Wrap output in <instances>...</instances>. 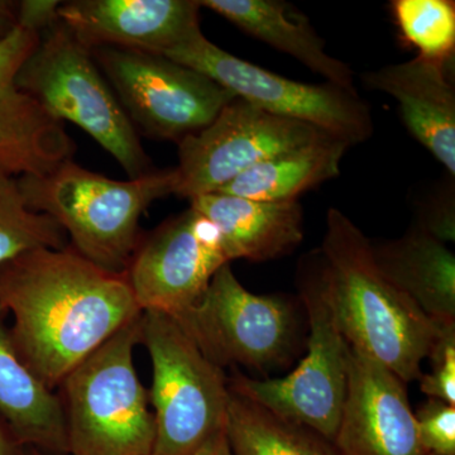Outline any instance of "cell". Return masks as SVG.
I'll use <instances>...</instances> for the list:
<instances>
[{
    "instance_id": "obj_22",
    "label": "cell",
    "mask_w": 455,
    "mask_h": 455,
    "mask_svg": "<svg viewBox=\"0 0 455 455\" xmlns=\"http://www.w3.org/2000/svg\"><path fill=\"white\" fill-rule=\"evenodd\" d=\"M224 431L233 455H339L333 443L315 431L283 420L233 391Z\"/></svg>"
},
{
    "instance_id": "obj_5",
    "label": "cell",
    "mask_w": 455,
    "mask_h": 455,
    "mask_svg": "<svg viewBox=\"0 0 455 455\" xmlns=\"http://www.w3.org/2000/svg\"><path fill=\"white\" fill-rule=\"evenodd\" d=\"M17 84L57 121L74 123L118 161L128 178L151 172L139 133L92 50L57 20L20 66Z\"/></svg>"
},
{
    "instance_id": "obj_24",
    "label": "cell",
    "mask_w": 455,
    "mask_h": 455,
    "mask_svg": "<svg viewBox=\"0 0 455 455\" xmlns=\"http://www.w3.org/2000/svg\"><path fill=\"white\" fill-rule=\"evenodd\" d=\"M391 12L401 41L418 51V57L431 61H454L453 0H394Z\"/></svg>"
},
{
    "instance_id": "obj_21",
    "label": "cell",
    "mask_w": 455,
    "mask_h": 455,
    "mask_svg": "<svg viewBox=\"0 0 455 455\" xmlns=\"http://www.w3.org/2000/svg\"><path fill=\"white\" fill-rule=\"evenodd\" d=\"M348 142L325 136L257 164L217 193L259 200L292 202L301 194L340 175Z\"/></svg>"
},
{
    "instance_id": "obj_20",
    "label": "cell",
    "mask_w": 455,
    "mask_h": 455,
    "mask_svg": "<svg viewBox=\"0 0 455 455\" xmlns=\"http://www.w3.org/2000/svg\"><path fill=\"white\" fill-rule=\"evenodd\" d=\"M374 262L425 315L455 323V256L448 245L412 227L392 241H370Z\"/></svg>"
},
{
    "instance_id": "obj_15",
    "label": "cell",
    "mask_w": 455,
    "mask_h": 455,
    "mask_svg": "<svg viewBox=\"0 0 455 455\" xmlns=\"http://www.w3.org/2000/svg\"><path fill=\"white\" fill-rule=\"evenodd\" d=\"M196 0H74L57 17L88 49L116 47L164 55L200 28Z\"/></svg>"
},
{
    "instance_id": "obj_3",
    "label": "cell",
    "mask_w": 455,
    "mask_h": 455,
    "mask_svg": "<svg viewBox=\"0 0 455 455\" xmlns=\"http://www.w3.org/2000/svg\"><path fill=\"white\" fill-rule=\"evenodd\" d=\"M176 169L118 181L73 160L40 176L18 178L27 205L50 215L68 243L98 267L125 274L140 244V220L156 200L175 196Z\"/></svg>"
},
{
    "instance_id": "obj_13",
    "label": "cell",
    "mask_w": 455,
    "mask_h": 455,
    "mask_svg": "<svg viewBox=\"0 0 455 455\" xmlns=\"http://www.w3.org/2000/svg\"><path fill=\"white\" fill-rule=\"evenodd\" d=\"M333 445L339 455L425 454L405 383L352 347L346 403Z\"/></svg>"
},
{
    "instance_id": "obj_28",
    "label": "cell",
    "mask_w": 455,
    "mask_h": 455,
    "mask_svg": "<svg viewBox=\"0 0 455 455\" xmlns=\"http://www.w3.org/2000/svg\"><path fill=\"white\" fill-rule=\"evenodd\" d=\"M60 3L56 0H23L18 2L17 26L41 33L55 23Z\"/></svg>"
},
{
    "instance_id": "obj_31",
    "label": "cell",
    "mask_w": 455,
    "mask_h": 455,
    "mask_svg": "<svg viewBox=\"0 0 455 455\" xmlns=\"http://www.w3.org/2000/svg\"><path fill=\"white\" fill-rule=\"evenodd\" d=\"M193 455H233L228 443L226 431L215 434L202 448L197 449Z\"/></svg>"
},
{
    "instance_id": "obj_19",
    "label": "cell",
    "mask_w": 455,
    "mask_h": 455,
    "mask_svg": "<svg viewBox=\"0 0 455 455\" xmlns=\"http://www.w3.org/2000/svg\"><path fill=\"white\" fill-rule=\"evenodd\" d=\"M205 7L226 18L239 29L293 57L326 83L355 88V74L346 62L329 55L325 41L309 18L283 0H202Z\"/></svg>"
},
{
    "instance_id": "obj_4",
    "label": "cell",
    "mask_w": 455,
    "mask_h": 455,
    "mask_svg": "<svg viewBox=\"0 0 455 455\" xmlns=\"http://www.w3.org/2000/svg\"><path fill=\"white\" fill-rule=\"evenodd\" d=\"M140 315L62 379L68 455H152L156 429L148 390L134 364Z\"/></svg>"
},
{
    "instance_id": "obj_10",
    "label": "cell",
    "mask_w": 455,
    "mask_h": 455,
    "mask_svg": "<svg viewBox=\"0 0 455 455\" xmlns=\"http://www.w3.org/2000/svg\"><path fill=\"white\" fill-rule=\"evenodd\" d=\"M172 317L203 355L223 370L280 366L291 355L298 333L292 302L248 291L230 263L218 269L193 307Z\"/></svg>"
},
{
    "instance_id": "obj_6",
    "label": "cell",
    "mask_w": 455,
    "mask_h": 455,
    "mask_svg": "<svg viewBox=\"0 0 455 455\" xmlns=\"http://www.w3.org/2000/svg\"><path fill=\"white\" fill-rule=\"evenodd\" d=\"M140 344L151 358L152 455H193L226 427L229 386L175 317L142 311Z\"/></svg>"
},
{
    "instance_id": "obj_16",
    "label": "cell",
    "mask_w": 455,
    "mask_h": 455,
    "mask_svg": "<svg viewBox=\"0 0 455 455\" xmlns=\"http://www.w3.org/2000/svg\"><path fill=\"white\" fill-rule=\"evenodd\" d=\"M454 61L416 56L363 75L367 89L385 92L398 103L407 131L455 176Z\"/></svg>"
},
{
    "instance_id": "obj_32",
    "label": "cell",
    "mask_w": 455,
    "mask_h": 455,
    "mask_svg": "<svg viewBox=\"0 0 455 455\" xmlns=\"http://www.w3.org/2000/svg\"><path fill=\"white\" fill-rule=\"evenodd\" d=\"M26 455H47L41 453V451H35V449H26Z\"/></svg>"
},
{
    "instance_id": "obj_9",
    "label": "cell",
    "mask_w": 455,
    "mask_h": 455,
    "mask_svg": "<svg viewBox=\"0 0 455 455\" xmlns=\"http://www.w3.org/2000/svg\"><path fill=\"white\" fill-rule=\"evenodd\" d=\"M92 57L133 127L149 139L179 143L208 127L235 95L169 57L95 47Z\"/></svg>"
},
{
    "instance_id": "obj_18",
    "label": "cell",
    "mask_w": 455,
    "mask_h": 455,
    "mask_svg": "<svg viewBox=\"0 0 455 455\" xmlns=\"http://www.w3.org/2000/svg\"><path fill=\"white\" fill-rule=\"evenodd\" d=\"M0 302V415L17 442L47 455H68V435L56 391L42 383L20 358Z\"/></svg>"
},
{
    "instance_id": "obj_29",
    "label": "cell",
    "mask_w": 455,
    "mask_h": 455,
    "mask_svg": "<svg viewBox=\"0 0 455 455\" xmlns=\"http://www.w3.org/2000/svg\"><path fill=\"white\" fill-rule=\"evenodd\" d=\"M18 2L0 0V41L17 27Z\"/></svg>"
},
{
    "instance_id": "obj_30",
    "label": "cell",
    "mask_w": 455,
    "mask_h": 455,
    "mask_svg": "<svg viewBox=\"0 0 455 455\" xmlns=\"http://www.w3.org/2000/svg\"><path fill=\"white\" fill-rule=\"evenodd\" d=\"M0 455H26V448H23L17 439L4 419L0 415Z\"/></svg>"
},
{
    "instance_id": "obj_1",
    "label": "cell",
    "mask_w": 455,
    "mask_h": 455,
    "mask_svg": "<svg viewBox=\"0 0 455 455\" xmlns=\"http://www.w3.org/2000/svg\"><path fill=\"white\" fill-rule=\"evenodd\" d=\"M0 302L20 358L56 391L62 379L140 315L125 274L64 250L31 251L0 266Z\"/></svg>"
},
{
    "instance_id": "obj_14",
    "label": "cell",
    "mask_w": 455,
    "mask_h": 455,
    "mask_svg": "<svg viewBox=\"0 0 455 455\" xmlns=\"http://www.w3.org/2000/svg\"><path fill=\"white\" fill-rule=\"evenodd\" d=\"M40 33L17 26L0 41V173L40 176L73 160L74 140L65 124L18 86L20 66Z\"/></svg>"
},
{
    "instance_id": "obj_25",
    "label": "cell",
    "mask_w": 455,
    "mask_h": 455,
    "mask_svg": "<svg viewBox=\"0 0 455 455\" xmlns=\"http://www.w3.org/2000/svg\"><path fill=\"white\" fill-rule=\"evenodd\" d=\"M431 372L421 374L420 388L429 398L455 406V323L442 324L429 350Z\"/></svg>"
},
{
    "instance_id": "obj_27",
    "label": "cell",
    "mask_w": 455,
    "mask_h": 455,
    "mask_svg": "<svg viewBox=\"0 0 455 455\" xmlns=\"http://www.w3.org/2000/svg\"><path fill=\"white\" fill-rule=\"evenodd\" d=\"M454 178L431 188L418 206L416 228L439 239L443 243L455 239Z\"/></svg>"
},
{
    "instance_id": "obj_26",
    "label": "cell",
    "mask_w": 455,
    "mask_h": 455,
    "mask_svg": "<svg viewBox=\"0 0 455 455\" xmlns=\"http://www.w3.org/2000/svg\"><path fill=\"white\" fill-rule=\"evenodd\" d=\"M415 420L425 453L455 455V406L429 398L415 412Z\"/></svg>"
},
{
    "instance_id": "obj_8",
    "label": "cell",
    "mask_w": 455,
    "mask_h": 455,
    "mask_svg": "<svg viewBox=\"0 0 455 455\" xmlns=\"http://www.w3.org/2000/svg\"><path fill=\"white\" fill-rule=\"evenodd\" d=\"M163 56L206 75L265 112L307 123L352 147L372 137L371 108L355 89L287 79L227 52L202 31Z\"/></svg>"
},
{
    "instance_id": "obj_7",
    "label": "cell",
    "mask_w": 455,
    "mask_h": 455,
    "mask_svg": "<svg viewBox=\"0 0 455 455\" xmlns=\"http://www.w3.org/2000/svg\"><path fill=\"white\" fill-rule=\"evenodd\" d=\"M298 287L309 319L307 357L283 379H253L235 371L228 386L278 418L333 443L346 403L349 346L310 253L298 263Z\"/></svg>"
},
{
    "instance_id": "obj_12",
    "label": "cell",
    "mask_w": 455,
    "mask_h": 455,
    "mask_svg": "<svg viewBox=\"0 0 455 455\" xmlns=\"http://www.w3.org/2000/svg\"><path fill=\"white\" fill-rule=\"evenodd\" d=\"M227 263L217 228L190 206L140 239L125 275L140 310L178 316Z\"/></svg>"
},
{
    "instance_id": "obj_11",
    "label": "cell",
    "mask_w": 455,
    "mask_h": 455,
    "mask_svg": "<svg viewBox=\"0 0 455 455\" xmlns=\"http://www.w3.org/2000/svg\"><path fill=\"white\" fill-rule=\"evenodd\" d=\"M325 136L331 134L235 98L208 127L179 143L175 196L217 193L257 164Z\"/></svg>"
},
{
    "instance_id": "obj_17",
    "label": "cell",
    "mask_w": 455,
    "mask_h": 455,
    "mask_svg": "<svg viewBox=\"0 0 455 455\" xmlns=\"http://www.w3.org/2000/svg\"><path fill=\"white\" fill-rule=\"evenodd\" d=\"M190 206L217 228L229 262L280 259L304 239V211L299 200L259 202L212 193L191 199Z\"/></svg>"
},
{
    "instance_id": "obj_2",
    "label": "cell",
    "mask_w": 455,
    "mask_h": 455,
    "mask_svg": "<svg viewBox=\"0 0 455 455\" xmlns=\"http://www.w3.org/2000/svg\"><path fill=\"white\" fill-rule=\"evenodd\" d=\"M310 254L348 346L403 383L420 379L421 362L440 323L425 315L382 274L363 232L339 209L331 208L322 247Z\"/></svg>"
},
{
    "instance_id": "obj_33",
    "label": "cell",
    "mask_w": 455,
    "mask_h": 455,
    "mask_svg": "<svg viewBox=\"0 0 455 455\" xmlns=\"http://www.w3.org/2000/svg\"><path fill=\"white\" fill-rule=\"evenodd\" d=\"M424 455H435V454L425 453Z\"/></svg>"
},
{
    "instance_id": "obj_23",
    "label": "cell",
    "mask_w": 455,
    "mask_h": 455,
    "mask_svg": "<svg viewBox=\"0 0 455 455\" xmlns=\"http://www.w3.org/2000/svg\"><path fill=\"white\" fill-rule=\"evenodd\" d=\"M68 245V235L53 218L27 205L18 178L0 173V266L31 251Z\"/></svg>"
}]
</instances>
